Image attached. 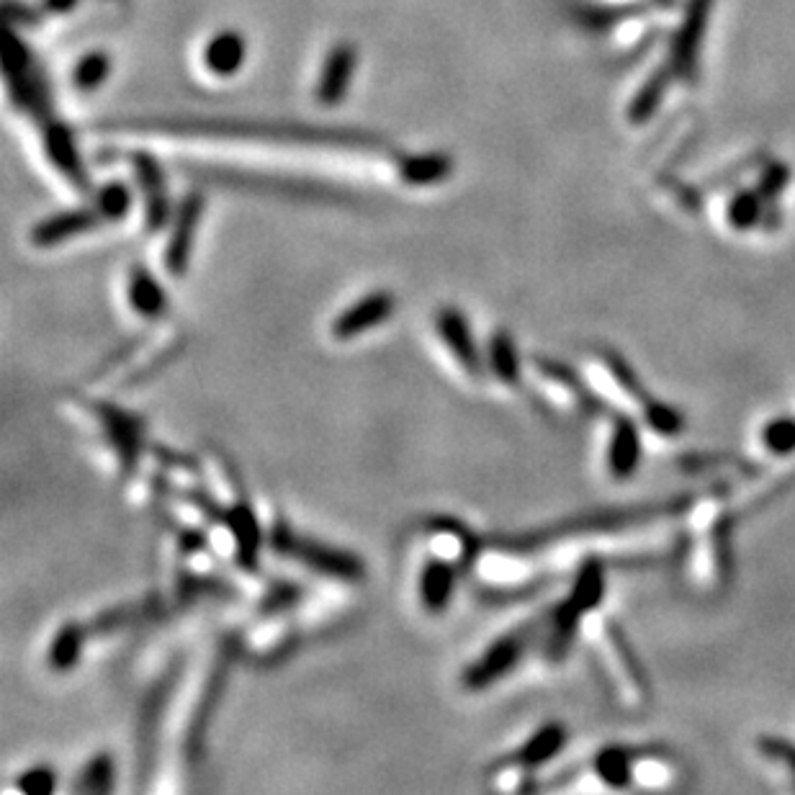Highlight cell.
Listing matches in <instances>:
<instances>
[{
  "mask_svg": "<svg viewBox=\"0 0 795 795\" xmlns=\"http://www.w3.org/2000/svg\"><path fill=\"white\" fill-rule=\"evenodd\" d=\"M587 376H590V384L598 394V400L606 404H613V407L641 412L649 407V396L641 389V381L633 376V371L623 363V358L613 353H595L590 361V369H587Z\"/></svg>",
  "mask_w": 795,
  "mask_h": 795,
  "instance_id": "cell-4",
  "label": "cell"
},
{
  "mask_svg": "<svg viewBox=\"0 0 795 795\" xmlns=\"http://www.w3.org/2000/svg\"><path fill=\"white\" fill-rule=\"evenodd\" d=\"M533 373L540 381V389L554 404H559L564 412H582L595 410V402L587 389L579 384V379L571 373L567 365L546 361V358H533Z\"/></svg>",
  "mask_w": 795,
  "mask_h": 795,
  "instance_id": "cell-9",
  "label": "cell"
},
{
  "mask_svg": "<svg viewBox=\"0 0 795 795\" xmlns=\"http://www.w3.org/2000/svg\"><path fill=\"white\" fill-rule=\"evenodd\" d=\"M394 309H396V299L392 291L376 289L365 293V297H361L355 304L343 309V312L335 317V322H332L330 328L332 338L340 340V343L361 338L365 332L381 328V324L394 314Z\"/></svg>",
  "mask_w": 795,
  "mask_h": 795,
  "instance_id": "cell-8",
  "label": "cell"
},
{
  "mask_svg": "<svg viewBox=\"0 0 795 795\" xmlns=\"http://www.w3.org/2000/svg\"><path fill=\"white\" fill-rule=\"evenodd\" d=\"M602 595H606V569L600 567L598 561H585L582 569L575 579V587H571L569 598L561 602L569 613L582 618L590 613L595 606H600Z\"/></svg>",
  "mask_w": 795,
  "mask_h": 795,
  "instance_id": "cell-22",
  "label": "cell"
},
{
  "mask_svg": "<svg viewBox=\"0 0 795 795\" xmlns=\"http://www.w3.org/2000/svg\"><path fill=\"white\" fill-rule=\"evenodd\" d=\"M667 85H670V75L667 73H654V78H649L647 85L636 95L631 109H628V116H631L633 124H643L649 122L651 114L659 109V103L664 99Z\"/></svg>",
  "mask_w": 795,
  "mask_h": 795,
  "instance_id": "cell-27",
  "label": "cell"
},
{
  "mask_svg": "<svg viewBox=\"0 0 795 795\" xmlns=\"http://www.w3.org/2000/svg\"><path fill=\"white\" fill-rule=\"evenodd\" d=\"M134 178L145 194V225L149 233H161L171 221V194L161 165L153 155L137 153L132 157Z\"/></svg>",
  "mask_w": 795,
  "mask_h": 795,
  "instance_id": "cell-11",
  "label": "cell"
},
{
  "mask_svg": "<svg viewBox=\"0 0 795 795\" xmlns=\"http://www.w3.org/2000/svg\"><path fill=\"white\" fill-rule=\"evenodd\" d=\"M155 602L153 600H140V602H132V606H124V608H116V610H109V613L99 616L91 623L89 631L91 633H111V631H118L122 626H130L134 623V620L145 618L147 610H153Z\"/></svg>",
  "mask_w": 795,
  "mask_h": 795,
  "instance_id": "cell-30",
  "label": "cell"
},
{
  "mask_svg": "<svg viewBox=\"0 0 795 795\" xmlns=\"http://www.w3.org/2000/svg\"><path fill=\"white\" fill-rule=\"evenodd\" d=\"M731 520L723 503L703 499L693 513V575L701 587H721L731 571Z\"/></svg>",
  "mask_w": 795,
  "mask_h": 795,
  "instance_id": "cell-1",
  "label": "cell"
},
{
  "mask_svg": "<svg viewBox=\"0 0 795 795\" xmlns=\"http://www.w3.org/2000/svg\"><path fill=\"white\" fill-rule=\"evenodd\" d=\"M762 443L775 456H791L795 453V420L793 417H775L770 420L762 431Z\"/></svg>",
  "mask_w": 795,
  "mask_h": 795,
  "instance_id": "cell-31",
  "label": "cell"
},
{
  "mask_svg": "<svg viewBox=\"0 0 795 795\" xmlns=\"http://www.w3.org/2000/svg\"><path fill=\"white\" fill-rule=\"evenodd\" d=\"M659 3H672V0H659Z\"/></svg>",
  "mask_w": 795,
  "mask_h": 795,
  "instance_id": "cell-39",
  "label": "cell"
},
{
  "mask_svg": "<svg viewBox=\"0 0 795 795\" xmlns=\"http://www.w3.org/2000/svg\"><path fill=\"white\" fill-rule=\"evenodd\" d=\"M126 299L130 307L142 320H161L168 312V291L157 281L153 270L142 264H134L126 278Z\"/></svg>",
  "mask_w": 795,
  "mask_h": 795,
  "instance_id": "cell-18",
  "label": "cell"
},
{
  "mask_svg": "<svg viewBox=\"0 0 795 795\" xmlns=\"http://www.w3.org/2000/svg\"><path fill=\"white\" fill-rule=\"evenodd\" d=\"M221 523L227 526L237 561L248 569L256 567L260 544H264V530H260V523L248 499L242 495L229 499V505L221 507Z\"/></svg>",
  "mask_w": 795,
  "mask_h": 795,
  "instance_id": "cell-13",
  "label": "cell"
},
{
  "mask_svg": "<svg viewBox=\"0 0 795 795\" xmlns=\"http://www.w3.org/2000/svg\"><path fill=\"white\" fill-rule=\"evenodd\" d=\"M484 363L492 376L505 386H520L523 381V361L518 353L515 340L507 335L505 330H497L489 335L487 353H484Z\"/></svg>",
  "mask_w": 795,
  "mask_h": 795,
  "instance_id": "cell-21",
  "label": "cell"
},
{
  "mask_svg": "<svg viewBox=\"0 0 795 795\" xmlns=\"http://www.w3.org/2000/svg\"><path fill=\"white\" fill-rule=\"evenodd\" d=\"M633 781L643 788H664L674 781V767L664 757L643 754V757L633 760Z\"/></svg>",
  "mask_w": 795,
  "mask_h": 795,
  "instance_id": "cell-29",
  "label": "cell"
},
{
  "mask_svg": "<svg viewBox=\"0 0 795 795\" xmlns=\"http://www.w3.org/2000/svg\"><path fill=\"white\" fill-rule=\"evenodd\" d=\"M435 330H438L443 345L456 358L461 369H464L468 376H482L487 363H484V353L476 348L466 314L456 307H443L438 317H435Z\"/></svg>",
  "mask_w": 795,
  "mask_h": 795,
  "instance_id": "cell-10",
  "label": "cell"
},
{
  "mask_svg": "<svg viewBox=\"0 0 795 795\" xmlns=\"http://www.w3.org/2000/svg\"><path fill=\"white\" fill-rule=\"evenodd\" d=\"M89 628L83 623H75V620H68L58 628V633L52 636L50 651H47V664L52 667L54 672H70L73 667L81 662L85 639H89Z\"/></svg>",
  "mask_w": 795,
  "mask_h": 795,
  "instance_id": "cell-23",
  "label": "cell"
},
{
  "mask_svg": "<svg viewBox=\"0 0 795 795\" xmlns=\"http://www.w3.org/2000/svg\"><path fill=\"white\" fill-rule=\"evenodd\" d=\"M785 180H788V171L785 168H773L770 171L767 180H762V196H770V194H777L785 186Z\"/></svg>",
  "mask_w": 795,
  "mask_h": 795,
  "instance_id": "cell-37",
  "label": "cell"
},
{
  "mask_svg": "<svg viewBox=\"0 0 795 795\" xmlns=\"http://www.w3.org/2000/svg\"><path fill=\"white\" fill-rule=\"evenodd\" d=\"M598 649L600 662L606 667L610 682H613L618 703L628 708V711H643L651 701L649 682L643 678L639 659L633 657L623 633H620L613 623H608V620L600 623Z\"/></svg>",
  "mask_w": 795,
  "mask_h": 795,
  "instance_id": "cell-3",
  "label": "cell"
},
{
  "mask_svg": "<svg viewBox=\"0 0 795 795\" xmlns=\"http://www.w3.org/2000/svg\"><path fill=\"white\" fill-rule=\"evenodd\" d=\"M270 548H273L276 554L286 556V559L304 564V567L317 571V575L340 579V582H358V579L365 575L363 561L358 559L355 554L343 551V548L338 546H328L309 536H299V533H293L291 526H286V523H276V526L270 528Z\"/></svg>",
  "mask_w": 795,
  "mask_h": 795,
  "instance_id": "cell-2",
  "label": "cell"
},
{
  "mask_svg": "<svg viewBox=\"0 0 795 795\" xmlns=\"http://www.w3.org/2000/svg\"><path fill=\"white\" fill-rule=\"evenodd\" d=\"M760 752L767 762H773V765L783 770V775L788 777L791 788H795V746L788 742H781V739L767 736L760 742Z\"/></svg>",
  "mask_w": 795,
  "mask_h": 795,
  "instance_id": "cell-33",
  "label": "cell"
},
{
  "mask_svg": "<svg viewBox=\"0 0 795 795\" xmlns=\"http://www.w3.org/2000/svg\"><path fill=\"white\" fill-rule=\"evenodd\" d=\"M116 783V762L109 752H99L85 762L81 775L75 777L73 793H111Z\"/></svg>",
  "mask_w": 795,
  "mask_h": 795,
  "instance_id": "cell-26",
  "label": "cell"
},
{
  "mask_svg": "<svg viewBox=\"0 0 795 795\" xmlns=\"http://www.w3.org/2000/svg\"><path fill=\"white\" fill-rule=\"evenodd\" d=\"M355 68L358 50L351 42H340L332 47L320 70V81H317V103L328 109L340 106L345 101L348 89H351Z\"/></svg>",
  "mask_w": 795,
  "mask_h": 795,
  "instance_id": "cell-15",
  "label": "cell"
},
{
  "mask_svg": "<svg viewBox=\"0 0 795 795\" xmlns=\"http://www.w3.org/2000/svg\"><path fill=\"white\" fill-rule=\"evenodd\" d=\"M633 760L636 757L628 750L608 746V750L595 754L592 773L602 785H606V788L623 791L633 783Z\"/></svg>",
  "mask_w": 795,
  "mask_h": 795,
  "instance_id": "cell-25",
  "label": "cell"
},
{
  "mask_svg": "<svg viewBox=\"0 0 795 795\" xmlns=\"http://www.w3.org/2000/svg\"><path fill=\"white\" fill-rule=\"evenodd\" d=\"M245 54H248V42L240 31H219L217 37L209 39V44L204 47V62L206 68L211 70L214 75L229 78L235 75L237 70L242 68Z\"/></svg>",
  "mask_w": 795,
  "mask_h": 795,
  "instance_id": "cell-20",
  "label": "cell"
},
{
  "mask_svg": "<svg viewBox=\"0 0 795 795\" xmlns=\"http://www.w3.org/2000/svg\"><path fill=\"white\" fill-rule=\"evenodd\" d=\"M19 791L27 795H52L58 791V773L50 765H34L19 777Z\"/></svg>",
  "mask_w": 795,
  "mask_h": 795,
  "instance_id": "cell-34",
  "label": "cell"
},
{
  "mask_svg": "<svg viewBox=\"0 0 795 795\" xmlns=\"http://www.w3.org/2000/svg\"><path fill=\"white\" fill-rule=\"evenodd\" d=\"M99 198L103 204V209L111 217V221L124 219L126 214L132 209V190L124 186V183H109L99 190Z\"/></svg>",
  "mask_w": 795,
  "mask_h": 795,
  "instance_id": "cell-35",
  "label": "cell"
},
{
  "mask_svg": "<svg viewBox=\"0 0 795 795\" xmlns=\"http://www.w3.org/2000/svg\"><path fill=\"white\" fill-rule=\"evenodd\" d=\"M111 73V58L106 52H91L73 70V85L78 91H95L106 83Z\"/></svg>",
  "mask_w": 795,
  "mask_h": 795,
  "instance_id": "cell-28",
  "label": "cell"
},
{
  "mask_svg": "<svg viewBox=\"0 0 795 795\" xmlns=\"http://www.w3.org/2000/svg\"><path fill=\"white\" fill-rule=\"evenodd\" d=\"M78 3H81V0H42V11L52 13V16H60V13L73 11Z\"/></svg>",
  "mask_w": 795,
  "mask_h": 795,
  "instance_id": "cell-38",
  "label": "cell"
},
{
  "mask_svg": "<svg viewBox=\"0 0 795 795\" xmlns=\"http://www.w3.org/2000/svg\"><path fill=\"white\" fill-rule=\"evenodd\" d=\"M461 567L456 561L445 559V556L431 554L420 569L417 577V590H420V602L431 616H441L448 610L453 595H456V582H458Z\"/></svg>",
  "mask_w": 795,
  "mask_h": 795,
  "instance_id": "cell-16",
  "label": "cell"
},
{
  "mask_svg": "<svg viewBox=\"0 0 795 795\" xmlns=\"http://www.w3.org/2000/svg\"><path fill=\"white\" fill-rule=\"evenodd\" d=\"M93 415L99 420L106 441L116 451L126 472H132L142 453V423L130 412L111 407V404H93Z\"/></svg>",
  "mask_w": 795,
  "mask_h": 795,
  "instance_id": "cell-14",
  "label": "cell"
},
{
  "mask_svg": "<svg viewBox=\"0 0 795 795\" xmlns=\"http://www.w3.org/2000/svg\"><path fill=\"white\" fill-rule=\"evenodd\" d=\"M530 631L528 628H515V631L499 636L497 641H492L484 654L472 662L461 674V682H464L466 690H484L495 685L497 680H503L507 672L513 670L515 664L520 662L523 654L528 649Z\"/></svg>",
  "mask_w": 795,
  "mask_h": 795,
  "instance_id": "cell-5",
  "label": "cell"
},
{
  "mask_svg": "<svg viewBox=\"0 0 795 795\" xmlns=\"http://www.w3.org/2000/svg\"><path fill=\"white\" fill-rule=\"evenodd\" d=\"M567 739H569V731L564 723H556V721L546 723V726H540L536 734H533L528 742L513 754L510 760L503 762V765L515 775H526V773H530V770H538V767H544L546 762H551L556 754L564 750Z\"/></svg>",
  "mask_w": 795,
  "mask_h": 795,
  "instance_id": "cell-17",
  "label": "cell"
},
{
  "mask_svg": "<svg viewBox=\"0 0 795 795\" xmlns=\"http://www.w3.org/2000/svg\"><path fill=\"white\" fill-rule=\"evenodd\" d=\"M101 225H111V217L103 209L101 198L95 196V202L89 206H75V209L68 211H58L52 217H47L42 221H37L31 227V245L34 248H58L62 242H70L78 235L93 233L95 227Z\"/></svg>",
  "mask_w": 795,
  "mask_h": 795,
  "instance_id": "cell-6",
  "label": "cell"
},
{
  "mask_svg": "<svg viewBox=\"0 0 795 795\" xmlns=\"http://www.w3.org/2000/svg\"><path fill=\"white\" fill-rule=\"evenodd\" d=\"M643 423H647L651 431L659 433V435H678L682 433V425H685V420H682V415L674 407H670V404L664 402H649V407L643 410Z\"/></svg>",
  "mask_w": 795,
  "mask_h": 795,
  "instance_id": "cell-32",
  "label": "cell"
},
{
  "mask_svg": "<svg viewBox=\"0 0 795 795\" xmlns=\"http://www.w3.org/2000/svg\"><path fill=\"white\" fill-rule=\"evenodd\" d=\"M641 461V438L639 427L633 425V420L628 415H620L613 425V433H610V445H608V468L616 479H628L633 476L636 468H639Z\"/></svg>",
  "mask_w": 795,
  "mask_h": 795,
  "instance_id": "cell-19",
  "label": "cell"
},
{
  "mask_svg": "<svg viewBox=\"0 0 795 795\" xmlns=\"http://www.w3.org/2000/svg\"><path fill=\"white\" fill-rule=\"evenodd\" d=\"M762 214V202L754 194H742L734 198V204L729 206V221L731 227L736 229H750L760 221Z\"/></svg>",
  "mask_w": 795,
  "mask_h": 795,
  "instance_id": "cell-36",
  "label": "cell"
},
{
  "mask_svg": "<svg viewBox=\"0 0 795 795\" xmlns=\"http://www.w3.org/2000/svg\"><path fill=\"white\" fill-rule=\"evenodd\" d=\"M711 3L713 0H690L685 21H682L678 37H674L672 68L685 81H693L698 70V54H701L703 34L708 19H711Z\"/></svg>",
  "mask_w": 795,
  "mask_h": 795,
  "instance_id": "cell-12",
  "label": "cell"
},
{
  "mask_svg": "<svg viewBox=\"0 0 795 795\" xmlns=\"http://www.w3.org/2000/svg\"><path fill=\"white\" fill-rule=\"evenodd\" d=\"M202 217H204V196L198 194V190H190V194L183 196V202L178 204V211H176V217H173V225H171L168 245H165V252H163L165 268H168V273L173 278H180L188 273Z\"/></svg>",
  "mask_w": 795,
  "mask_h": 795,
  "instance_id": "cell-7",
  "label": "cell"
},
{
  "mask_svg": "<svg viewBox=\"0 0 795 795\" xmlns=\"http://www.w3.org/2000/svg\"><path fill=\"white\" fill-rule=\"evenodd\" d=\"M453 168H456V165L443 153L412 155L400 163V178L410 183V186H433V183L448 178Z\"/></svg>",
  "mask_w": 795,
  "mask_h": 795,
  "instance_id": "cell-24",
  "label": "cell"
}]
</instances>
